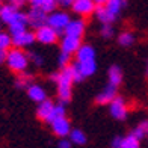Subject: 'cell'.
<instances>
[{"label": "cell", "mask_w": 148, "mask_h": 148, "mask_svg": "<svg viewBox=\"0 0 148 148\" xmlns=\"http://www.w3.org/2000/svg\"><path fill=\"white\" fill-rule=\"evenodd\" d=\"M51 79L56 82L58 85V97L60 103H68L71 100V86L74 82V76H73V65H65L62 66L60 73L51 76Z\"/></svg>", "instance_id": "cell-1"}, {"label": "cell", "mask_w": 148, "mask_h": 148, "mask_svg": "<svg viewBox=\"0 0 148 148\" xmlns=\"http://www.w3.org/2000/svg\"><path fill=\"white\" fill-rule=\"evenodd\" d=\"M76 65L77 68L80 70V73L83 74V77H89L92 76L97 70V64H95V51L91 45L85 44V45H80L79 50L76 51Z\"/></svg>", "instance_id": "cell-2"}, {"label": "cell", "mask_w": 148, "mask_h": 148, "mask_svg": "<svg viewBox=\"0 0 148 148\" xmlns=\"http://www.w3.org/2000/svg\"><path fill=\"white\" fill-rule=\"evenodd\" d=\"M29 55L24 53L20 47H15L12 50H8V58H6V64H8L9 70L15 73H24L29 66Z\"/></svg>", "instance_id": "cell-3"}, {"label": "cell", "mask_w": 148, "mask_h": 148, "mask_svg": "<svg viewBox=\"0 0 148 148\" xmlns=\"http://www.w3.org/2000/svg\"><path fill=\"white\" fill-rule=\"evenodd\" d=\"M35 36H36L38 42L45 44V45H51L59 39V32L55 27H51V26H49L45 23V24L35 29Z\"/></svg>", "instance_id": "cell-4"}, {"label": "cell", "mask_w": 148, "mask_h": 148, "mask_svg": "<svg viewBox=\"0 0 148 148\" xmlns=\"http://www.w3.org/2000/svg\"><path fill=\"white\" fill-rule=\"evenodd\" d=\"M70 23V15L62 11H51L47 15V24L55 27L58 32H64L66 24Z\"/></svg>", "instance_id": "cell-5"}, {"label": "cell", "mask_w": 148, "mask_h": 148, "mask_svg": "<svg viewBox=\"0 0 148 148\" xmlns=\"http://www.w3.org/2000/svg\"><path fill=\"white\" fill-rule=\"evenodd\" d=\"M71 8H73V12H76L77 15L88 17V15H91V14L95 12L97 5H95L94 0H74Z\"/></svg>", "instance_id": "cell-6"}, {"label": "cell", "mask_w": 148, "mask_h": 148, "mask_svg": "<svg viewBox=\"0 0 148 148\" xmlns=\"http://www.w3.org/2000/svg\"><path fill=\"white\" fill-rule=\"evenodd\" d=\"M50 125H51L53 133H55L56 136H59V138H66L70 134V132H71L70 121L66 119L65 115L64 116H59L56 119H53L51 123H50Z\"/></svg>", "instance_id": "cell-7"}, {"label": "cell", "mask_w": 148, "mask_h": 148, "mask_svg": "<svg viewBox=\"0 0 148 148\" xmlns=\"http://www.w3.org/2000/svg\"><path fill=\"white\" fill-rule=\"evenodd\" d=\"M27 21H29V26L36 29L47 23V12L41 8H38V6H32V9L27 12Z\"/></svg>", "instance_id": "cell-8"}, {"label": "cell", "mask_w": 148, "mask_h": 148, "mask_svg": "<svg viewBox=\"0 0 148 148\" xmlns=\"http://www.w3.org/2000/svg\"><path fill=\"white\" fill-rule=\"evenodd\" d=\"M109 109H110V115L115 119H124L127 116V104L121 97H115L109 103Z\"/></svg>", "instance_id": "cell-9"}, {"label": "cell", "mask_w": 148, "mask_h": 148, "mask_svg": "<svg viewBox=\"0 0 148 148\" xmlns=\"http://www.w3.org/2000/svg\"><path fill=\"white\" fill-rule=\"evenodd\" d=\"M35 33L29 32V30H24V32H20L12 35V45L14 47H20V49H24V47H29L35 42Z\"/></svg>", "instance_id": "cell-10"}, {"label": "cell", "mask_w": 148, "mask_h": 148, "mask_svg": "<svg viewBox=\"0 0 148 148\" xmlns=\"http://www.w3.org/2000/svg\"><path fill=\"white\" fill-rule=\"evenodd\" d=\"M27 26H29L27 14H23V12L18 11L17 17L8 24V27H9V33H11V35H15V33H20V32L27 30Z\"/></svg>", "instance_id": "cell-11"}, {"label": "cell", "mask_w": 148, "mask_h": 148, "mask_svg": "<svg viewBox=\"0 0 148 148\" xmlns=\"http://www.w3.org/2000/svg\"><path fill=\"white\" fill-rule=\"evenodd\" d=\"M82 45L80 44V38L77 36H71V35H65L60 41V51H65V53H76L79 50V47Z\"/></svg>", "instance_id": "cell-12"}, {"label": "cell", "mask_w": 148, "mask_h": 148, "mask_svg": "<svg viewBox=\"0 0 148 148\" xmlns=\"http://www.w3.org/2000/svg\"><path fill=\"white\" fill-rule=\"evenodd\" d=\"M85 21L83 20H70V23L65 27V35H71V36H77L82 38L85 33Z\"/></svg>", "instance_id": "cell-13"}, {"label": "cell", "mask_w": 148, "mask_h": 148, "mask_svg": "<svg viewBox=\"0 0 148 148\" xmlns=\"http://www.w3.org/2000/svg\"><path fill=\"white\" fill-rule=\"evenodd\" d=\"M27 95L30 97L32 101H36V103H41L47 98V92L45 89L42 88L41 85H36V83H32L29 85L27 88Z\"/></svg>", "instance_id": "cell-14"}, {"label": "cell", "mask_w": 148, "mask_h": 148, "mask_svg": "<svg viewBox=\"0 0 148 148\" xmlns=\"http://www.w3.org/2000/svg\"><path fill=\"white\" fill-rule=\"evenodd\" d=\"M115 97H116V86L107 85V88H106L103 92H100L98 95H97L95 101H97L98 104H109Z\"/></svg>", "instance_id": "cell-15"}, {"label": "cell", "mask_w": 148, "mask_h": 148, "mask_svg": "<svg viewBox=\"0 0 148 148\" xmlns=\"http://www.w3.org/2000/svg\"><path fill=\"white\" fill-rule=\"evenodd\" d=\"M17 14H18V8H17V6L11 5V3L5 5V6H2V9H0V20H2L3 23L9 24L12 20L17 17Z\"/></svg>", "instance_id": "cell-16"}, {"label": "cell", "mask_w": 148, "mask_h": 148, "mask_svg": "<svg viewBox=\"0 0 148 148\" xmlns=\"http://www.w3.org/2000/svg\"><path fill=\"white\" fill-rule=\"evenodd\" d=\"M53 107H55V103L45 98L44 101H41L39 106H38V110H36L38 118L42 119V121H47L49 116H50V113H51V110H53Z\"/></svg>", "instance_id": "cell-17"}, {"label": "cell", "mask_w": 148, "mask_h": 148, "mask_svg": "<svg viewBox=\"0 0 148 148\" xmlns=\"http://www.w3.org/2000/svg\"><path fill=\"white\" fill-rule=\"evenodd\" d=\"M94 14L97 15V18H98L103 24H104V23H110V24H112V23H113V20L116 18L115 15H112L110 12L106 9V6H104V5L97 6V8H95V12H94Z\"/></svg>", "instance_id": "cell-18"}, {"label": "cell", "mask_w": 148, "mask_h": 148, "mask_svg": "<svg viewBox=\"0 0 148 148\" xmlns=\"http://www.w3.org/2000/svg\"><path fill=\"white\" fill-rule=\"evenodd\" d=\"M107 77H109V85H113V86H119L121 82H123V71L118 65H113L109 68V74H107Z\"/></svg>", "instance_id": "cell-19"}, {"label": "cell", "mask_w": 148, "mask_h": 148, "mask_svg": "<svg viewBox=\"0 0 148 148\" xmlns=\"http://www.w3.org/2000/svg\"><path fill=\"white\" fill-rule=\"evenodd\" d=\"M125 5H127V0H107V3L104 6H106V9L109 11L112 15L118 17V14L123 11V8Z\"/></svg>", "instance_id": "cell-20"}, {"label": "cell", "mask_w": 148, "mask_h": 148, "mask_svg": "<svg viewBox=\"0 0 148 148\" xmlns=\"http://www.w3.org/2000/svg\"><path fill=\"white\" fill-rule=\"evenodd\" d=\"M70 139L74 145H85L86 144V134L79 129L70 132Z\"/></svg>", "instance_id": "cell-21"}, {"label": "cell", "mask_w": 148, "mask_h": 148, "mask_svg": "<svg viewBox=\"0 0 148 148\" xmlns=\"http://www.w3.org/2000/svg\"><path fill=\"white\" fill-rule=\"evenodd\" d=\"M139 142H140V139L136 138L133 133H130L129 136L123 138V144H121V148H139Z\"/></svg>", "instance_id": "cell-22"}, {"label": "cell", "mask_w": 148, "mask_h": 148, "mask_svg": "<svg viewBox=\"0 0 148 148\" xmlns=\"http://www.w3.org/2000/svg\"><path fill=\"white\" fill-rule=\"evenodd\" d=\"M118 42H119V45H123V47H130L134 42V35L132 32H123L118 36Z\"/></svg>", "instance_id": "cell-23"}, {"label": "cell", "mask_w": 148, "mask_h": 148, "mask_svg": "<svg viewBox=\"0 0 148 148\" xmlns=\"http://www.w3.org/2000/svg\"><path fill=\"white\" fill-rule=\"evenodd\" d=\"M65 115V107H64V103H60V104H55V107H53V110H51V113H50V116H49V119L45 121V123H51L53 119H56V118H59V116H64Z\"/></svg>", "instance_id": "cell-24"}, {"label": "cell", "mask_w": 148, "mask_h": 148, "mask_svg": "<svg viewBox=\"0 0 148 148\" xmlns=\"http://www.w3.org/2000/svg\"><path fill=\"white\" fill-rule=\"evenodd\" d=\"M133 134L136 138H139V139H142V138H145L147 134H148V121H142L136 129L133 130Z\"/></svg>", "instance_id": "cell-25"}, {"label": "cell", "mask_w": 148, "mask_h": 148, "mask_svg": "<svg viewBox=\"0 0 148 148\" xmlns=\"http://www.w3.org/2000/svg\"><path fill=\"white\" fill-rule=\"evenodd\" d=\"M11 45H12V38L9 33H5L0 30V49H3V50H8L11 49Z\"/></svg>", "instance_id": "cell-26"}, {"label": "cell", "mask_w": 148, "mask_h": 148, "mask_svg": "<svg viewBox=\"0 0 148 148\" xmlns=\"http://www.w3.org/2000/svg\"><path fill=\"white\" fill-rule=\"evenodd\" d=\"M29 85H32V77L26 73H20V77L17 79V86L18 88H29Z\"/></svg>", "instance_id": "cell-27"}, {"label": "cell", "mask_w": 148, "mask_h": 148, "mask_svg": "<svg viewBox=\"0 0 148 148\" xmlns=\"http://www.w3.org/2000/svg\"><path fill=\"white\" fill-rule=\"evenodd\" d=\"M113 35V29H112V24L110 23H104L103 27H101V36L104 38H110Z\"/></svg>", "instance_id": "cell-28"}, {"label": "cell", "mask_w": 148, "mask_h": 148, "mask_svg": "<svg viewBox=\"0 0 148 148\" xmlns=\"http://www.w3.org/2000/svg\"><path fill=\"white\" fill-rule=\"evenodd\" d=\"M71 55L70 53H65V51H60V55H59V65L60 66H65V65H68V60H70Z\"/></svg>", "instance_id": "cell-29"}, {"label": "cell", "mask_w": 148, "mask_h": 148, "mask_svg": "<svg viewBox=\"0 0 148 148\" xmlns=\"http://www.w3.org/2000/svg\"><path fill=\"white\" fill-rule=\"evenodd\" d=\"M71 139L68 140V139H65V138H60V140H59V144H58V147L59 148H70L71 147Z\"/></svg>", "instance_id": "cell-30"}, {"label": "cell", "mask_w": 148, "mask_h": 148, "mask_svg": "<svg viewBox=\"0 0 148 148\" xmlns=\"http://www.w3.org/2000/svg\"><path fill=\"white\" fill-rule=\"evenodd\" d=\"M29 58L33 60V62H35L38 66L39 65H42V58L41 56H38V55H33V53H30V55H29Z\"/></svg>", "instance_id": "cell-31"}, {"label": "cell", "mask_w": 148, "mask_h": 148, "mask_svg": "<svg viewBox=\"0 0 148 148\" xmlns=\"http://www.w3.org/2000/svg\"><path fill=\"white\" fill-rule=\"evenodd\" d=\"M6 58H8V50H3V49H0V64L6 62Z\"/></svg>", "instance_id": "cell-32"}, {"label": "cell", "mask_w": 148, "mask_h": 148, "mask_svg": "<svg viewBox=\"0 0 148 148\" xmlns=\"http://www.w3.org/2000/svg\"><path fill=\"white\" fill-rule=\"evenodd\" d=\"M121 144H123V138H115L112 140V147L113 148H121Z\"/></svg>", "instance_id": "cell-33"}, {"label": "cell", "mask_w": 148, "mask_h": 148, "mask_svg": "<svg viewBox=\"0 0 148 148\" xmlns=\"http://www.w3.org/2000/svg\"><path fill=\"white\" fill-rule=\"evenodd\" d=\"M24 2H26V0H11V5H14V6H17V8H20V6L24 5Z\"/></svg>", "instance_id": "cell-34"}, {"label": "cell", "mask_w": 148, "mask_h": 148, "mask_svg": "<svg viewBox=\"0 0 148 148\" xmlns=\"http://www.w3.org/2000/svg\"><path fill=\"white\" fill-rule=\"evenodd\" d=\"M74 0H58V3H60L62 6H71Z\"/></svg>", "instance_id": "cell-35"}, {"label": "cell", "mask_w": 148, "mask_h": 148, "mask_svg": "<svg viewBox=\"0 0 148 148\" xmlns=\"http://www.w3.org/2000/svg\"><path fill=\"white\" fill-rule=\"evenodd\" d=\"M94 2H95L97 6H100V5H106V3H107V0H94Z\"/></svg>", "instance_id": "cell-36"}, {"label": "cell", "mask_w": 148, "mask_h": 148, "mask_svg": "<svg viewBox=\"0 0 148 148\" xmlns=\"http://www.w3.org/2000/svg\"><path fill=\"white\" fill-rule=\"evenodd\" d=\"M2 6H3V5H2V0H0V9H2Z\"/></svg>", "instance_id": "cell-37"}, {"label": "cell", "mask_w": 148, "mask_h": 148, "mask_svg": "<svg viewBox=\"0 0 148 148\" xmlns=\"http://www.w3.org/2000/svg\"><path fill=\"white\" fill-rule=\"evenodd\" d=\"M0 26H2V24H0Z\"/></svg>", "instance_id": "cell-38"}]
</instances>
